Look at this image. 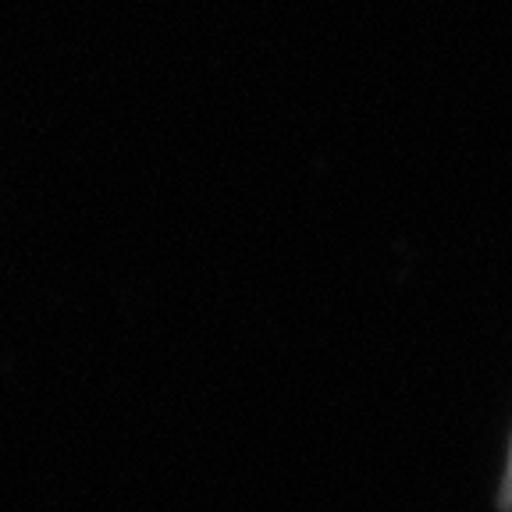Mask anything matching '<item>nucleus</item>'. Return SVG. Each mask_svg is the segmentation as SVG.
<instances>
[{
    "mask_svg": "<svg viewBox=\"0 0 512 512\" xmlns=\"http://www.w3.org/2000/svg\"><path fill=\"white\" fill-rule=\"evenodd\" d=\"M502 509L512 512V456H509V473H505V484H502Z\"/></svg>",
    "mask_w": 512,
    "mask_h": 512,
    "instance_id": "nucleus-1",
    "label": "nucleus"
}]
</instances>
